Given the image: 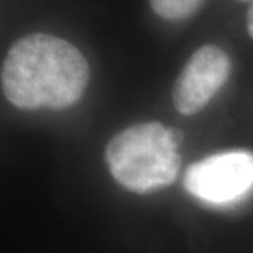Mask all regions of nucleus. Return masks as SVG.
<instances>
[{
	"label": "nucleus",
	"mask_w": 253,
	"mask_h": 253,
	"mask_svg": "<svg viewBox=\"0 0 253 253\" xmlns=\"http://www.w3.org/2000/svg\"><path fill=\"white\" fill-rule=\"evenodd\" d=\"M89 63L59 37L30 34L10 46L1 65V89L21 110L72 107L89 83Z\"/></svg>",
	"instance_id": "obj_1"
},
{
	"label": "nucleus",
	"mask_w": 253,
	"mask_h": 253,
	"mask_svg": "<svg viewBox=\"0 0 253 253\" xmlns=\"http://www.w3.org/2000/svg\"><path fill=\"white\" fill-rule=\"evenodd\" d=\"M113 177L126 189L148 193L172 184L181 158L161 123H144L118 132L106 148Z\"/></svg>",
	"instance_id": "obj_2"
},
{
	"label": "nucleus",
	"mask_w": 253,
	"mask_h": 253,
	"mask_svg": "<svg viewBox=\"0 0 253 253\" xmlns=\"http://www.w3.org/2000/svg\"><path fill=\"white\" fill-rule=\"evenodd\" d=\"M184 187L211 204L239 201L253 189V154L234 151L193 163L184 174Z\"/></svg>",
	"instance_id": "obj_3"
},
{
	"label": "nucleus",
	"mask_w": 253,
	"mask_h": 253,
	"mask_svg": "<svg viewBox=\"0 0 253 253\" xmlns=\"http://www.w3.org/2000/svg\"><path fill=\"white\" fill-rule=\"evenodd\" d=\"M231 72L229 58L217 45H203L190 56L173 86V104L180 114L193 116L207 106Z\"/></svg>",
	"instance_id": "obj_4"
},
{
	"label": "nucleus",
	"mask_w": 253,
	"mask_h": 253,
	"mask_svg": "<svg viewBox=\"0 0 253 253\" xmlns=\"http://www.w3.org/2000/svg\"><path fill=\"white\" fill-rule=\"evenodd\" d=\"M206 0H149L159 17L170 21L184 20L197 13Z\"/></svg>",
	"instance_id": "obj_5"
},
{
	"label": "nucleus",
	"mask_w": 253,
	"mask_h": 253,
	"mask_svg": "<svg viewBox=\"0 0 253 253\" xmlns=\"http://www.w3.org/2000/svg\"><path fill=\"white\" fill-rule=\"evenodd\" d=\"M168 132H169V138L173 142L174 146H180V144L183 142V131L180 128H176V126H172V128H168Z\"/></svg>",
	"instance_id": "obj_6"
},
{
	"label": "nucleus",
	"mask_w": 253,
	"mask_h": 253,
	"mask_svg": "<svg viewBox=\"0 0 253 253\" xmlns=\"http://www.w3.org/2000/svg\"><path fill=\"white\" fill-rule=\"evenodd\" d=\"M246 27H248V33L249 36L253 38V4L248 11V17H246Z\"/></svg>",
	"instance_id": "obj_7"
},
{
	"label": "nucleus",
	"mask_w": 253,
	"mask_h": 253,
	"mask_svg": "<svg viewBox=\"0 0 253 253\" xmlns=\"http://www.w3.org/2000/svg\"><path fill=\"white\" fill-rule=\"evenodd\" d=\"M236 1H251V0H236Z\"/></svg>",
	"instance_id": "obj_8"
}]
</instances>
